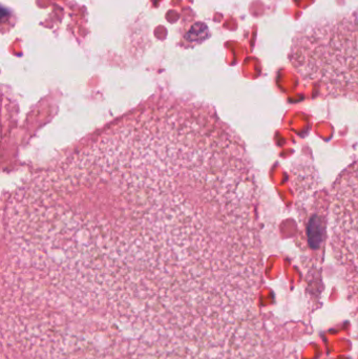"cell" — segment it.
Instances as JSON below:
<instances>
[{
	"label": "cell",
	"instance_id": "cell-1",
	"mask_svg": "<svg viewBox=\"0 0 358 359\" xmlns=\"http://www.w3.org/2000/svg\"><path fill=\"white\" fill-rule=\"evenodd\" d=\"M260 201L212 105L153 97L8 192L2 304L84 359L191 355L260 307Z\"/></svg>",
	"mask_w": 358,
	"mask_h": 359
},
{
	"label": "cell",
	"instance_id": "cell-2",
	"mask_svg": "<svg viewBox=\"0 0 358 359\" xmlns=\"http://www.w3.org/2000/svg\"><path fill=\"white\" fill-rule=\"evenodd\" d=\"M288 58L324 96L358 101V8L305 25L292 38Z\"/></svg>",
	"mask_w": 358,
	"mask_h": 359
}]
</instances>
